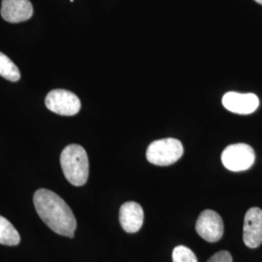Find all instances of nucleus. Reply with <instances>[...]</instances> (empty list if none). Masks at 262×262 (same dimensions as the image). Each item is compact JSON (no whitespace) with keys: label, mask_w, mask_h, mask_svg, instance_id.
<instances>
[{"label":"nucleus","mask_w":262,"mask_h":262,"mask_svg":"<svg viewBox=\"0 0 262 262\" xmlns=\"http://www.w3.org/2000/svg\"><path fill=\"white\" fill-rule=\"evenodd\" d=\"M184 154L183 144L175 138H165L151 142L146 157L148 161L159 166H167L175 163Z\"/></svg>","instance_id":"3"},{"label":"nucleus","mask_w":262,"mask_h":262,"mask_svg":"<svg viewBox=\"0 0 262 262\" xmlns=\"http://www.w3.org/2000/svg\"><path fill=\"white\" fill-rule=\"evenodd\" d=\"M33 203L41 220L56 234L73 238L77 221L66 201L52 190L40 188L34 193Z\"/></svg>","instance_id":"1"},{"label":"nucleus","mask_w":262,"mask_h":262,"mask_svg":"<svg viewBox=\"0 0 262 262\" xmlns=\"http://www.w3.org/2000/svg\"><path fill=\"white\" fill-rule=\"evenodd\" d=\"M255 2H257V3H259V4H261L262 5V0H254Z\"/></svg>","instance_id":"15"},{"label":"nucleus","mask_w":262,"mask_h":262,"mask_svg":"<svg viewBox=\"0 0 262 262\" xmlns=\"http://www.w3.org/2000/svg\"><path fill=\"white\" fill-rule=\"evenodd\" d=\"M173 262H197L196 255L186 246H178L172 253Z\"/></svg>","instance_id":"13"},{"label":"nucleus","mask_w":262,"mask_h":262,"mask_svg":"<svg viewBox=\"0 0 262 262\" xmlns=\"http://www.w3.org/2000/svg\"><path fill=\"white\" fill-rule=\"evenodd\" d=\"M0 76L11 82H17L20 79L19 68L8 56L2 54L1 52H0Z\"/></svg>","instance_id":"12"},{"label":"nucleus","mask_w":262,"mask_h":262,"mask_svg":"<svg viewBox=\"0 0 262 262\" xmlns=\"http://www.w3.org/2000/svg\"><path fill=\"white\" fill-rule=\"evenodd\" d=\"M223 105L226 110L230 112L239 115H249L258 108L259 99L255 94L229 92L224 95Z\"/></svg>","instance_id":"8"},{"label":"nucleus","mask_w":262,"mask_h":262,"mask_svg":"<svg viewBox=\"0 0 262 262\" xmlns=\"http://www.w3.org/2000/svg\"><path fill=\"white\" fill-rule=\"evenodd\" d=\"M144 222L143 208L136 202L129 201L122 204L120 209V223L127 233H136Z\"/></svg>","instance_id":"10"},{"label":"nucleus","mask_w":262,"mask_h":262,"mask_svg":"<svg viewBox=\"0 0 262 262\" xmlns=\"http://www.w3.org/2000/svg\"><path fill=\"white\" fill-rule=\"evenodd\" d=\"M20 242V236L15 226L9 221L0 215V244L5 246H17Z\"/></svg>","instance_id":"11"},{"label":"nucleus","mask_w":262,"mask_h":262,"mask_svg":"<svg viewBox=\"0 0 262 262\" xmlns=\"http://www.w3.org/2000/svg\"><path fill=\"white\" fill-rule=\"evenodd\" d=\"M244 243L255 249L262 243V210L253 207L247 211L244 221Z\"/></svg>","instance_id":"7"},{"label":"nucleus","mask_w":262,"mask_h":262,"mask_svg":"<svg viewBox=\"0 0 262 262\" xmlns=\"http://www.w3.org/2000/svg\"><path fill=\"white\" fill-rule=\"evenodd\" d=\"M60 165L66 180L75 187L84 186L89 178L90 165L86 151L77 144L66 147L60 155Z\"/></svg>","instance_id":"2"},{"label":"nucleus","mask_w":262,"mask_h":262,"mask_svg":"<svg viewBox=\"0 0 262 262\" xmlns=\"http://www.w3.org/2000/svg\"><path fill=\"white\" fill-rule=\"evenodd\" d=\"M197 233L207 242L215 243L224 235V222L221 215L213 210L203 211L195 225Z\"/></svg>","instance_id":"6"},{"label":"nucleus","mask_w":262,"mask_h":262,"mask_svg":"<svg viewBox=\"0 0 262 262\" xmlns=\"http://www.w3.org/2000/svg\"><path fill=\"white\" fill-rule=\"evenodd\" d=\"M33 8L29 0H2L1 16L8 23H23L32 17Z\"/></svg>","instance_id":"9"},{"label":"nucleus","mask_w":262,"mask_h":262,"mask_svg":"<svg viewBox=\"0 0 262 262\" xmlns=\"http://www.w3.org/2000/svg\"><path fill=\"white\" fill-rule=\"evenodd\" d=\"M48 109L60 116H74L81 109V101L76 94L66 90H54L45 99Z\"/></svg>","instance_id":"5"},{"label":"nucleus","mask_w":262,"mask_h":262,"mask_svg":"<svg viewBox=\"0 0 262 262\" xmlns=\"http://www.w3.org/2000/svg\"><path fill=\"white\" fill-rule=\"evenodd\" d=\"M254 160L255 154L253 148L244 143L229 145L222 154V161L225 168L233 172L251 168Z\"/></svg>","instance_id":"4"},{"label":"nucleus","mask_w":262,"mask_h":262,"mask_svg":"<svg viewBox=\"0 0 262 262\" xmlns=\"http://www.w3.org/2000/svg\"><path fill=\"white\" fill-rule=\"evenodd\" d=\"M207 262H233L231 254L226 251L215 253Z\"/></svg>","instance_id":"14"}]
</instances>
